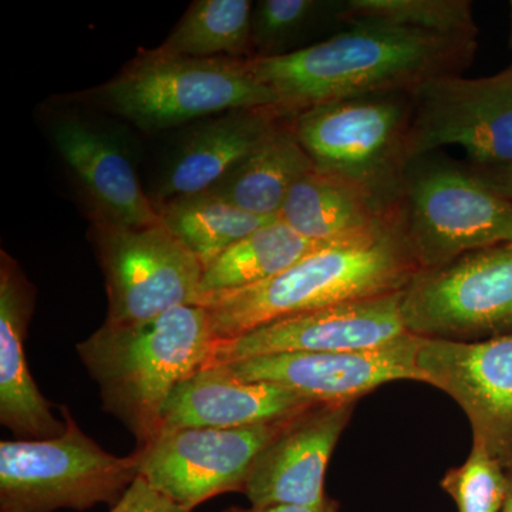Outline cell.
I'll list each match as a JSON object with an SVG mask.
<instances>
[{
  "mask_svg": "<svg viewBox=\"0 0 512 512\" xmlns=\"http://www.w3.org/2000/svg\"><path fill=\"white\" fill-rule=\"evenodd\" d=\"M154 204L165 228L200 259L204 269L239 239L276 220L242 211L211 191Z\"/></svg>",
  "mask_w": 512,
  "mask_h": 512,
  "instance_id": "603a6c76",
  "label": "cell"
},
{
  "mask_svg": "<svg viewBox=\"0 0 512 512\" xmlns=\"http://www.w3.org/2000/svg\"><path fill=\"white\" fill-rule=\"evenodd\" d=\"M315 404L276 384L239 379L227 365L204 366L175 386L161 431L239 429L284 419Z\"/></svg>",
  "mask_w": 512,
  "mask_h": 512,
  "instance_id": "ac0fdd59",
  "label": "cell"
},
{
  "mask_svg": "<svg viewBox=\"0 0 512 512\" xmlns=\"http://www.w3.org/2000/svg\"><path fill=\"white\" fill-rule=\"evenodd\" d=\"M249 59H195L143 49L119 74L79 99L124 117L147 133L238 109L276 107Z\"/></svg>",
  "mask_w": 512,
  "mask_h": 512,
  "instance_id": "5b68a950",
  "label": "cell"
},
{
  "mask_svg": "<svg viewBox=\"0 0 512 512\" xmlns=\"http://www.w3.org/2000/svg\"><path fill=\"white\" fill-rule=\"evenodd\" d=\"M402 295L400 291L340 303L274 320L234 339L214 340L204 366L281 353L356 352L392 345L409 335Z\"/></svg>",
  "mask_w": 512,
  "mask_h": 512,
  "instance_id": "7c38bea8",
  "label": "cell"
},
{
  "mask_svg": "<svg viewBox=\"0 0 512 512\" xmlns=\"http://www.w3.org/2000/svg\"><path fill=\"white\" fill-rule=\"evenodd\" d=\"M110 512H190L138 477Z\"/></svg>",
  "mask_w": 512,
  "mask_h": 512,
  "instance_id": "83f0119b",
  "label": "cell"
},
{
  "mask_svg": "<svg viewBox=\"0 0 512 512\" xmlns=\"http://www.w3.org/2000/svg\"><path fill=\"white\" fill-rule=\"evenodd\" d=\"M66 431L0 443V512L86 511L117 505L140 476V454L117 457L84 434L66 406Z\"/></svg>",
  "mask_w": 512,
  "mask_h": 512,
  "instance_id": "52a82bcc",
  "label": "cell"
},
{
  "mask_svg": "<svg viewBox=\"0 0 512 512\" xmlns=\"http://www.w3.org/2000/svg\"><path fill=\"white\" fill-rule=\"evenodd\" d=\"M441 488L456 501L458 512H501L508 490L507 468L487 448L473 443L470 456L447 471Z\"/></svg>",
  "mask_w": 512,
  "mask_h": 512,
  "instance_id": "4316f807",
  "label": "cell"
},
{
  "mask_svg": "<svg viewBox=\"0 0 512 512\" xmlns=\"http://www.w3.org/2000/svg\"><path fill=\"white\" fill-rule=\"evenodd\" d=\"M36 289L18 262L0 252V421L19 440L62 436L66 423L52 413L30 373L25 339Z\"/></svg>",
  "mask_w": 512,
  "mask_h": 512,
  "instance_id": "e0dca14e",
  "label": "cell"
},
{
  "mask_svg": "<svg viewBox=\"0 0 512 512\" xmlns=\"http://www.w3.org/2000/svg\"><path fill=\"white\" fill-rule=\"evenodd\" d=\"M348 19L372 18L450 37L477 39L470 0H346Z\"/></svg>",
  "mask_w": 512,
  "mask_h": 512,
  "instance_id": "484cf974",
  "label": "cell"
},
{
  "mask_svg": "<svg viewBox=\"0 0 512 512\" xmlns=\"http://www.w3.org/2000/svg\"><path fill=\"white\" fill-rule=\"evenodd\" d=\"M417 338L406 335L373 350L281 353L228 363L239 379L276 384L315 403H356L383 384L423 383L416 362Z\"/></svg>",
  "mask_w": 512,
  "mask_h": 512,
  "instance_id": "5bb4252c",
  "label": "cell"
},
{
  "mask_svg": "<svg viewBox=\"0 0 512 512\" xmlns=\"http://www.w3.org/2000/svg\"><path fill=\"white\" fill-rule=\"evenodd\" d=\"M282 117L276 107H252L204 121L185 140L153 201L210 190L259 146Z\"/></svg>",
  "mask_w": 512,
  "mask_h": 512,
  "instance_id": "d6986e66",
  "label": "cell"
},
{
  "mask_svg": "<svg viewBox=\"0 0 512 512\" xmlns=\"http://www.w3.org/2000/svg\"><path fill=\"white\" fill-rule=\"evenodd\" d=\"M224 512H339L338 504L333 500L322 507H305V505H271V507H229Z\"/></svg>",
  "mask_w": 512,
  "mask_h": 512,
  "instance_id": "f546056e",
  "label": "cell"
},
{
  "mask_svg": "<svg viewBox=\"0 0 512 512\" xmlns=\"http://www.w3.org/2000/svg\"><path fill=\"white\" fill-rule=\"evenodd\" d=\"M50 136L86 195L90 218L123 227L160 224L156 204L147 197L133 164L109 134L80 117L59 116L50 124Z\"/></svg>",
  "mask_w": 512,
  "mask_h": 512,
  "instance_id": "2e32d148",
  "label": "cell"
},
{
  "mask_svg": "<svg viewBox=\"0 0 512 512\" xmlns=\"http://www.w3.org/2000/svg\"><path fill=\"white\" fill-rule=\"evenodd\" d=\"M410 335L444 342H483L512 335V245L458 256L414 274L403 289Z\"/></svg>",
  "mask_w": 512,
  "mask_h": 512,
  "instance_id": "ba28073f",
  "label": "cell"
},
{
  "mask_svg": "<svg viewBox=\"0 0 512 512\" xmlns=\"http://www.w3.org/2000/svg\"><path fill=\"white\" fill-rule=\"evenodd\" d=\"M353 409L355 403H319L299 414L256 460L244 490L251 507L328 503L326 470Z\"/></svg>",
  "mask_w": 512,
  "mask_h": 512,
  "instance_id": "9a60e30c",
  "label": "cell"
},
{
  "mask_svg": "<svg viewBox=\"0 0 512 512\" xmlns=\"http://www.w3.org/2000/svg\"><path fill=\"white\" fill-rule=\"evenodd\" d=\"M90 220L106 278V322H141L198 305L204 266L163 222L136 228Z\"/></svg>",
  "mask_w": 512,
  "mask_h": 512,
  "instance_id": "9c48e42d",
  "label": "cell"
},
{
  "mask_svg": "<svg viewBox=\"0 0 512 512\" xmlns=\"http://www.w3.org/2000/svg\"><path fill=\"white\" fill-rule=\"evenodd\" d=\"M212 342L207 309L190 305L141 322H104L77 353L99 386L103 409L144 447L160 434L175 386L204 366Z\"/></svg>",
  "mask_w": 512,
  "mask_h": 512,
  "instance_id": "7a4b0ae2",
  "label": "cell"
},
{
  "mask_svg": "<svg viewBox=\"0 0 512 512\" xmlns=\"http://www.w3.org/2000/svg\"><path fill=\"white\" fill-rule=\"evenodd\" d=\"M291 117H282L259 146L208 191L249 214L278 218L293 185L315 170Z\"/></svg>",
  "mask_w": 512,
  "mask_h": 512,
  "instance_id": "44dd1931",
  "label": "cell"
},
{
  "mask_svg": "<svg viewBox=\"0 0 512 512\" xmlns=\"http://www.w3.org/2000/svg\"><path fill=\"white\" fill-rule=\"evenodd\" d=\"M249 0H195L161 50L195 59H254Z\"/></svg>",
  "mask_w": 512,
  "mask_h": 512,
  "instance_id": "cb8c5ba5",
  "label": "cell"
},
{
  "mask_svg": "<svg viewBox=\"0 0 512 512\" xmlns=\"http://www.w3.org/2000/svg\"><path fill=\"white\" fill-rule=\"evenodd\" d=\"M423 383L456 400L473 429V443L504 467L512 464V335L483 342L417 338Z\"/></svg>",
  "mask_w": 512,
  "mask_h": 512,
  "instance_id": "4fadbf2b",
  "label": "cell"
},
{
  "mask_svg": "<svg viewBox=\"0 0 512 512\" xmlns=\"http://www.w3.org/2000/svg\"><path fill=\"white\" fill-rule=\"evenodd\" d=\"M348 22L346 0H261L252 9L255 57H276L301 50L303 40L320 30L339 32ZM330 35V33H328ZM333 36V35H330Z\"/></svg>",
  "mask_w": 512,
  "mask_h": 512,
  "instance_id": "d4e9b609",
  "label": "cell"
},
{
  "mask_svg": "<svg viewBox=\"0 0 512 512\" xmlns=\"http://www.w3.org/2000/svg\"><path fill=\"white\" fill-rule=\"evenodd\" d=\"M301 413L239 429L163 430L137 448L138 477L190 512L217 495L244 493L256 460Z\"/></svg>",
  "mask_w": 512,
  "mask_h": 512,
  "instance_id": "30bf717a",
  "label": "cell"
},
{
  "mask_svg": "<svg viewBox=\"0 0 512 512\" xmlns=\"http://www.w3.org/2000/svg\"><path fill=\"white\" fill-rule=\"evenodd\" d=\"M412 92L360 94L293 114L291 123L316 170L363 192L393 217L412 163Z\"/></svg>",
  "mask_w": 512,
  "mask_h": 512,
  "instance_id": "277c9868",
  "label": "cell"
},
{
  "mask_svg": "<svg viewBox=\"0 0 512 512\" xmlns=\"http://www.w3.org/2000/svg\"><path fill=\"white\" fill-rule=\"evenodd\" d=\"M325 245L330 244H319L302 237L281 218H276L248 237L239 239L205 268L200 301L217 293L262 284Z\"/></svg>",
  "mask_w": 512,
  "mask_h": 512,
  "instance_id": "7402d4cb",
  "label": "cell"
},
{
  "mask_svg": "<svg viewBox=\"0 0 512 512\" xmlns=\"http://www.w3.org/2000/svg\"><path fill=\"white\" fill-rule=\"evenodd\" d=\"M393 218L419 271L478 249L512 245V202L470 165L436 153L410 163Z\"/></svg>",
  "mask_w": 512,
  "mask_h": 512,
  "instance_id": "8992f818",
  "label": "cell"
},
{
  "mask_svg": "<svg viewBox=\"0 0 512 512\" xmlns=\"http://www.w3.org/2000/svg\"><path fill=\"white\" fill-rule=\"evenodd\" d=\"M279 218L302 237L339 244L373 237L394 225L363 192L313 170L293 185Z\"/></svg>",
  "mask_w": 512,
  "mask_h": 512,
  "instance_id": "ffe728a7",
  "label": "cell"
},
{
  "mask_svg": "<svg viewBox=\"0 0 512 512\" xmlns=\"http://www.w3.org/2000/svg\"><path fill=\"white\" fill-rule=\"evenodd\" d=\"M488 187L493 188L505 200L512 202V163L495 167H471Z\"/></svg>",
  "mask_w": 512,
  "mask_h": 512,
  "instance_id": "f1b7e54d",
  "label": "cell"
},
{
  "mask_svg": "<svg viewBox=\"0 0 512 512\" xmlns=\"http://www.w3.org/2000/svg\"><path fill=\"white\" fill-rule=\"evenodd\" d=\"M511 9H512V2H511Z\"/></svg>",
  "mask_w": 512,
  "mask_h": 512,
  "instance_id": "1f68e13d",
  "label": "cell"
},
{
  "mask_svg": "<svg viewBox=\"0 0 512 512\" xmlns=\"http://www.w3.org/2000/svg\"><path fill=\"white\" fill-rule=\"evenodd\" d=\"M410 157L444 147L466 151L471 167L512 163V63L493 76L436 77L412 92Z\"/></svg>",
  "mask_w": 512,
  "mask_h": 512,
  "instance_id": "8fae6325",
  "label": "cell"
},
{
  "mask_svg": "<svg viewBox=\"0 0 512 512\" xmlns=\"http://www.w3.org/2000/svg\"><path fill=\"white\" fill-rule=\"evenodd\" d=\"M417 271L394 224L373 237L325 245L262 284L198 305L208 311L214 340L234 339L274 320L403 291Z\"/></svg>",
  "mask_w": 512,
  "mask_h": 512,
  "instance_id": "3957f363",
  "label": "cell"
},
{
  "mask_svg": "<svg viewBox=\"0 0 512 512\" xmlns=\"http://www.w3.org/2000/svg\"><path fill=\"white\" fill-rule=\"evenodd\" d=\"M477 39L450 37L382 19L350 18L335 35L289 55L249 59L282 116L360 94L413 92L436 77L463 74Z\"/></svg>",
  "mask_w": 512,
  "mask_h": 512,
  "instance_id": "6da1fadb",
  "label": "cell"
},
{
  "mask_svg": "<svg viewBox=\"0 0 512 512\" xmlns=\"http://www.w3.org/2000/svg\"><path fill=\"white\" fill-rule=\"evenodd\" d=\"M508 474V490L507 497H505V503L503 510L501 512H512V464L510 467H507Z\"/></svg>",
  "mask_w": 512,
  "mask_h": 512,
  "instance_id": "4dcf8cb0",
  "label": "cell"
}]
</instances>
